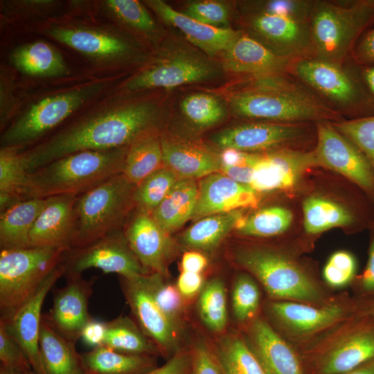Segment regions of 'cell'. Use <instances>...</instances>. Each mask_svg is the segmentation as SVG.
Instances as JSON below:
<instances>
[{"mask_svg":"<svg viewBox=\"0 0 374 374\" xmlns=\"http://www.w3.org/2000/svg\"><path fill=\"white\" fill-rule=\"evenodd\" d=\"M154 109L149 104L111 110L82 121L21 154L28 173L64 156L84 150L123 148L149 127Z\"/></svg>","mask_w":374,"mask_h":374,"instance_id":"obj_1","label":"cell"},{"mask_svg":"<svg viewBox=\"0 0 374 374\" xmlns=\"http://www.w3.org/2000/svg\"><path fill=\"white\" fill-rule=\"evenodd\" d=\"M230 105L242 117L296 123L339 120L331 105L284 74L263 77L256 87L233 95Z\"/></svg>","mask_w":374,"mask_h":374,"instance_id":"obj_2","label":"cell"},{"mask_svg":"<svg viewBox=\"0 0 374 374\" xmlns=\"http://www.w3.org/2000/svg\"><path fill=\"white\" fill-rule=\"evenodd\" d=\"M127 150H84L56 159L28 174L21 199L80 195L123 172Z\"/></svg>","mask_w":374,"mask_h":374,"instance_id":"obj_3","label":"cell"},{"mask_svg":"<svg viewBox=\"0 0 374 374\" xmlns=\"http://www.w3.org/2000/svg\"><path fill=\"white\" fill-rule=\"evenodd\" d=\"M374 24V0L315 1L310 19L314 57L342 66Z\"/></svg>","mask_w":374,"mask_h":374,"instance_id":"obj_4","label":"cell"},{"mask_svg":"<svg viewBox=\"0 0 374 374\" xmlns=\"http://www.w3.org/2000/svg\"><path fill=\"white\" fill-rule=\"evenodd\" d=\"M135 187L121 173L78 195L71 249L119 230L130 208L134 206Z\"/></svg>","mask_w":374,"mask_h":374,"instance_id":"obj_5","label":"cell"},{"mask_svg":"<svg viewBox=\"0 0 374 374\" xmlns=\"http://www.w3.org/2000/svg\"><path fill=\"white\" fill-rule=\"evenodd\" d=\"M68 250L54 247L1 249V319H9L33 296Z\"/></svg>","mask_w":374,"mask_h":374,"instance_id":"obj_6","label":"cell"},{"mask_svg":"<svg viewBox=\"0 0 374 374\" xmlns=\"http://www.w3.org/2000/svg\"><path fill=\"white\" fill-rule=\"evenodd\" d=\"M290 72L356 118L374 114V100L362 80L358 65L351 72L342 66L308 57L294 62Z\"/></svg>","mask_w":374,"mask_h":374,"instance_id":"obj_7","label":"cell"},{"mask_svg":"<svg viewBox=\"0 0 374 374\" xmlns=\"http://www.w3.org/2000/svg\"><path fill=\"white\" fill-rule=\"evenodd\" d=\"M235 259L260 280L272 296L308 302L320 298L319 289L312 279L281 254L251 248L238 251Z\"/></svg>","mask_w":374,"mask_h":374,"instance_id":"obj_8","label":"cell"},{"mask_svg":"<svg viewBox=\"0 0 374 374\" xmlns=\"http://www.w3.org/2000/svg\"><path fill=\"white\" fill-rule=\"evenodd\" d=\"M64 276L81 274L90 268L116 273L126 279L148 274L131 250L124 233L112 232L84 247L68 250L61 262Z\"/></svg>","mask_w":374,"mask_h":374,"instance_id":"obj_9","label":"cell"},{"mask_svg":"<svg viewBox=\"0 0 374 374\" xmlns=\"http://www.w3.org/2000/svg\"><path fill=\"white\" fill-rule=\"evenodd\" d=\"M317 166L334 170L353 182L374 203V170L366 155L326 121L317 123Z\"/></svg>","mask_w":374,"mask_h":374,"instance_id":"obj_10","label":"cell"},{"mask_svg":"<svg viewBox=\"0 0 374 374\" xmlns=\"http://www.w3.org/2000/svg\"><path fill=\"white\" fill-rule=\"evenodd\" d=\"M90 93L87 89L73 91L41 100L6 130L1 148H17L39 137L67 118Z\"/></svg>","mask_w":374,"mask_h":374,"instance_id":"obj_11","label":"cell"},{"mask_svg":"<svg viewBox=\"0 0 374 374\" xmlns=\"http://www.w3.org/2000/svg\"><path fill=\"white\" fill-rule=\"evenodd\" d=\"M251 26L280 57L294 62L314 57L310 20L262 12L251 19Z\"/></svg>","mask_w":374,"mask_h":374,"instance_id":"obj_12","label":"cell"},{"mask_svg":"<svg viewBox=\"0 0 374 374\" xmlns=\"http://www.w3.org/2000/svg\"><path fill=\"white\" fill-rule=\"evenodd\" d=\"M145 275V274H144ZM134 279L122 278V288L139 327L159 351L177 353L179 328L159 309L148 290L143 276Z\"/></svg>","mask_w":374,"mask_h":374,"instance_id":"obj_13","label":"cell"},{"mask_svg":"<svg viewBox=\"0 0 374 374\" xmlns=\"http://www.w3.org/2000/svg\"><path fill=\"white\" fill-rule=\"evenodd\" d=\"M64 274V269L60 262L9 319H1L24 350L35 374H46L39 348L42 305L48 292Z\"/></svg>","mask_w":374,"mask_h":374,"instance_id":"obj_14","label":"cell"},{"mask_svg":"<svg viewBox=\"0 0 374 374\" xmlns=\"http://www.w3.org/2000/svg\"><path fill=\"white\" fill-rule=\"evenodd\" d=\"M65 276L66 285L54 292L52 308L44 315L58 332L76 343L84 326L92 318L88 305L93 280H85L81 274Z\"/></svg>","mask_w":374,"mask_h":374,"instance_id":"obj_15","label":"cell"},{"mask_svg":"<svg viewBox=\"0 0 374 374\" xmlns=\"http://www.w3.org/2000/svg\"><path fill=\"white\" fill-rule=\"evenodd\" d=\"M124 234L131 250L148 273L168 275L174 244L151 215L136 211Z\"/></svg>","mask_w":374,"mask_h":374,"instance_id":"obj_16","label":"cell"},{"mask_svg":"<svg viewBox=\"0 0 374 374\" xmlns=\"http://www.w3.org/2000/svg\"><path fill=\"white\" fill-rule=\"evenodd\" d=\"M374 359V317L357 312L348 332L322 359L321 374H342Z\"/></svg>","mask_w":374,"mask_h":374,"instance_id":"obj_17","label":"cell"},{"mask_svg":"<svg viewBox=\"0 0 374 374\" xmlns=\"http://www.w3.org/2000/svg\"><path fill=\"white\" fill-rule=\"evenodd\" d=\"M305 132V128L296 123H252L225 129L214 134L212 140L224 150L248 152L292 143Z\"/></svg>","mask_w":374,"mask_h":374,"instance_id":"obj_18","label":"cell"},{"mask_svg":"<svg viewBox=\"0 0 374 374\" xmlns=\"http://www.w3.org/2000/svg\"><path fill=\"white\" fill-rule=\"evenodd\" d=\"M314 166V151L283 149L260 154L249 186L258 193L288 190L296 186L306 169Z\"/></svg>","mask_w":374,"mask_h":374,"instance_id":"obj_19","label":"cell"},{"mask_svg":"<svg viewBox=\"0 0 374 374\" xmlns=\"http://www.w3.org/2000/svg\"><path fill=\"white\" fill-rule=\"evenodd\" d=\"M258 193L250 186L237 182L221 172L203 177L198 184V195L193 218L255 208Z\"/></svg>","mask_w":374,"mask_h":374,"instance_id":"obj_20","label":"cell"},{"mask_svg":"<svg viewBox=\"0 0 374 374\" xmlns=\"http://www.w3.org/2000/svg\"><path fill=\"white\" fill-rule=\"evenodd\" d=\"M78 197L76 195H60L47 197V203L31 229L30 247L71 249Z\"/></svg>","mask_w":374,"mask_h":374,"instance_id":"obj_21","label":"cell"},{"mask_svg":"<svg viewBox=\"0 0 374 374\" xmlns=\"http://www.w3.org/2000/svg\"><path fill=\"white\" fill-rule=\"evenodd\" d=\"M293 62L243 33L224 51L223 58L224 68L229 72L261 77L287 73Z\"/></svg>","mask_w":374,"mask_h":374,"instance_id":"obj_22","label":"cell"},{"mask_svg":"<svg viewBox=\"0 0 374 374\" xmlns=\"http://www.w3.org/2000/svg\"><path fill=\"white\" fill-rule=\"evenodd\" d=\"M148 3L163 20L181 30L191 43L209 55L225 51L242 34L231 28L200 22L161 0L148 1Z\"/></svg>","mask_w":374,"mask_h":374,"instance_id":"obj_23","label":"cell"},{"mask_svg":"<svg viewBox=\"0 0 374 374\" xmlns=\"http://www.w3.org/2000/svg\"><path fill=\"white\" fill-rule=\"evenodd\" d=\"M212 73V68L204 62L177 57L141 72L126 86L130 90L156 87L171 89L202 81L208 78Z\"/></svg>","mask_w":374,"mask_h":374,"instance_id":"obj_24","label":"cell"},{"mask_svg":"<svg viewBox=\"0 0 374 374\" xmlns=\"http://www.w3.org/2000/svg\"><path fill=\"white\" fill-rule=\"evenodd\" d=\"M249 332L250 347L267 374H303L293 349L265 321L256 319Z\"/></svg>","mask_w":374,"mask_h":374,"instance_id":"obj_25","label":"cell"},{"mask_svg":"<svg viewBox=\"0 0 374 374\" xmlns=\"http://www.w3.org/2000/svg\"><path fill=\"white\" fill-rule=\"evenodd\" d=\"M163 166L181 179H195L218 172L220 156L200 146L161 139Z\"/></svg>","mask_w":374,"mask_h":374,"instance_id":"obj_26","label":"cell"},{"mask_svg":"<svg viewBox=\"0 0 374 374\" xmlns=\"http://www.w3.org/2000/svg\"><path fill=\"white\" fill-rule=\"evenodd\" d=\"M39 348L46 374H84L75 343L58 332L42 315Z\"/></svg>","mask_w":374,"mask_h":374,"instance_id":"obj_27","label":"cell"},{"mask_svg":"<svg viewBox=\"0 0 374 374\" xmlns=\"http://www.w3.org/2000/svg\"><path fill=\"white\" fill-rule=\"evenodd\" d=\"M46 203L47 198H27L1 212V249L30 247L31 229Z\"/></svg>","mask_w":374,"mask_h":374,"instance_id":"obj_28","label":"cell"},{"mask_svg":"<svg viewBox=\"0 0 374 374\" xmlns=\"http://www.w3.org/2000/svg\"><path fill=\"white\" fill-rule=\"evenodd\" d=\"M270 310L283 324L301 333L326 328L339 320L345 312L337 305L317 308L292 301L271 303Z\"/></svg>","mask_w":374,"mask_h":374,"instance_id":"obj_29","label":"cell"},{"mask_svg":"<svg viewBox=\"0 0 374 374\" xmlns=\"http://www.w3.org/2000/svg\"><path fill=\"white\" fill-rule=\"evenodd\" d=\"M197 195L195 179L180 178L151 216L166 233L174 232L193 217Z\"/></svg>","mask_w":374,"mask_h":374,"instance_id":"obj_30","label":"cell"},{"mask_svg":"<svg viewBox=\"0 0 374 374\" xmlns=\"http://www.w3.org/2000/svg\"><path fill=\"white\" fill-rule=\"evenodd\" d=\"M86 374H145L157 366L152 355L121 353L103 345L80 354Z\"/></svg>","mask_w":374,"mask_h":374,"instance_id":"obj_31","label":"cell"},{"mask_svg":"<svg viewBox=\"0 0 374 374\" xmlns=\"http://www.w3.org/2000/svg\"><path fill=\"white\" fill-rule=\"evenodd\" d=\"M243 217L241 210L214 214L199 219L183 234V243L192 249H215Z\"/></svg>","mask_w":374,"mask_h":374,"instance_id":"obj_32","label":"cell"},{"mask_svg":"<svg viewBox=\"0 0 374 374\" xmlns=\"http://www.w3.org/2000/svg\"><path fill=\"white\" fill-rule=\"evenodd\" d=\"M163 165L161 140L152 135L142 136L127 150L122 174L136 186Z\"/></svg>","mask_w":374,"mask_h":374,"instance_id":"obj_33","label":"cell"},{"mask_svg":"<svg viewBox=\"0 0 374 374\" xmlns=\"http://www.w3.org/2000/svg\"><path fill=\"white\" fill-rule=\"evenodd\" d=\"M103 345L121 353L134 355H154L159 352L141 328L124 316L106 322Z\"/></svg>","mask_w":374,"mask_h":374,"instance_id":"obj_34","label":"cell"},{"mask_svg":"<svg viewBox=\"0 0 374 374\" xmlns=\"http://www.w3.org/2000/svg\"><path fill=\"white\" fill-rule=\"evenodd\" d=\"M12 60L19 70L31 75L55 76L69 73L61 55L48 44L42 42L17 48L12 56Z\"/></svg>","mask_w":374,"mask_h":374,"instance_id":"obj_35","label":"cell"},{"mask_svg":"<svg viewBox=\"0 0 374 374\" xmlns=\"http://www.w3.org/2000/svg\"><path fill=\"white\" fill-rule=\"evenodd\" d=\"M303 211L304 229L310 234L334 227L351 226L356 222V217L350 211L320 197L307 198L303 202Z\"/></svg>","mask_w":374,"mask_h":374,"instance_id":"obj_36","label":"cell"},{"mask_svg":"<svg viewBox=\"0 0 374 374\" xmlns=\"http://www.w3.org/2000/svg\"><path fill=\"white\" fill-rule=\"evenodd\" d=\"M49 33L57 41L93 56H115L126 50L125 44L120 39L93 30L59 28Z\"/></svg>","mask_w":374,"mask_h":374,"instance_id":"obj_37","label":"cell"},{"mask_svg":"<svg viewBox=\"0 0 374 374\" xmlns=\"http://www.w3.org/2000/svg\"><path fill=\"white\" fill-rule=\"evenodd\" d=\"M214 353L224 374H267L250 346L237 335L222 338Z\"/></svg>","mask_w":374,"mask_h":374,"instance_id":"obj_38","label":"cell"},{"mask_svg":"<svg viewBox=\"0 0 374 374\" xmlns=\"http://www.w3.org/2000/svg\"><path fill=\"white\" fill-rule=\"evenodd\" d=\"M28 172L17 148H1L0 151L1 212L21 200V193Z\"/></svg>","mask_w":374,"mask_h":374,"instance_id":"obj_39","label":"cell"},{"mask_svg":"<svg viewBox=\"0 0 374 374\" xmlns=\"http://www.w3.org/2000/svg\"><path fill=\"white\" fill-rule=\"evenodd\" d=\"M197 310L208 329L221 332L227 323L226 291L223 281L215 278L204 284L200 292Z\"/></svg>","mask_w":374,"mask_h":374,"instance_id":"obj_40","label":"cell"},{"mask_svg":"<svg viewBox=\"0 0 374 374\" xmlns=\"http://www.w3.org/2000/svg\"><path fill=\"white\" fill-rule=\"evenodd\" d=\"M180 179L164 166L136 186L133 201L136 211L151 215Z\"/></svg>","mask_w":374,"mask_h":374,"instance_id":"obj_41","label":"cell"},{"mask_svg":"<svg viewBox=\"0 0 374 374\" xmlns=\"http://www.w3.org/2000/svg\"><path fill=\"white\" fill-rule=\"evenodd\" d=\"M292 212L280 206L260 209L247 218L240 220L236 227L244 235L270 237L285 232L292 221Z\"/></svg>","mask_w":374,"mask_h":374,"instance_id":"obj_42","label":"cell"},{"mask_svg":"<svg viewBox=\"0 0 374 374\" xmlns=\"http://www.w3.org/2000/svg\"><path fill=\"white\" fill-rule=\"evenodd\" d=\"M163 277L148 273L143 276V280L159 309L179 328L184 312L183 296L177 287L165 282Z\"/></svg>","mask_w":374,"mask_h":374,"instance_id":"obj_43","label":"cell"},{"mask_svg":"<svg viewBox=\"0 0 374 374\" xmlns=\"http://www.w3.org/2000/svg\"><path fill=\"white\" fill-rule=\"evenodd\" d=\"M181 109L188 120L201 127L212 126L224 116V109L220 101L206 93L186 96L181 103Z\"/></svg>","mask_w":374,"mask_h":374,"instance_id":"obj_44","label":"cell"},{"mask_svg":"<svg viewBox=\"0 0 374 374\" xmlns=\"http://www.w3.org/2000/svg\"><path fill=\"white\" fill-rule=\"evenodd\" d=\"M332 125L366 155L374 170V114L338 121Z\"/></svg>","mask_w":374,"mask_h":374,"instance_id":"obj_45","label":"cell"},{"mask_svg":"<svg viewBox=\"0 0 374 374\" xmlns=\"http://www.w3.org/2000/svg\"><path fill=\"white\" fill-rule=\"evenodd\" d=\"M259 303L260 292L256 283L248 276H240L232 292V307L235 318L240 321L251 319L256 314Z\"/></svg>","mask_w":374,"mask_h":374,"instance_id":"obj_46","label":"cell"},{"mask_svg":"<svg viewBox=\"0 0 374 374\" xmlns=\"http://www.w3.org/2000/svg\"><path fill=\"white\" fill-rule=\"evenodd\" d=\"M356 271L355 257L348 251H339L330 257L323 268V276L330 286L341 287L353 280Z\"/></svg>","mask_w":374,"mask_h":374,"instance_id":"obj_47","label":"cell"},{"mask_svg":"<svg viewBox=\"0 0 374 374\" xmlns=\"http://www.w3.org/2000/svg\"><path fill=\"white\" fill-rule=\"evenodd\" d=\"M1 366L29 374L33 371L24 350L8 331L5 322L0 321Z\"/></svg>","mask_w":374,"mask_h":374,"instance_id":"obj_48","label":"cell"},{"mask_svg":"<svg viewBox=\"0 0 374 374\" xmlns=\"http://www.w3.org/2000/svg\"><path fill=\"white\" fill-rule=\"evenodd\" d=\"M109 8L125 22L143 30H151L154 23L145 8L135 0H109Z\"/></svg>","mask_w":374,"mask_h":374,"instance_id":"obj_49","label":"cell"},{"mask_svg":"<svg viewBox=\"0 0 374 374\" xmlns=\"http://www.w3.org/2000/svg\"><path fill=\"white\" fill-rule=\"evenodd\" d=\"M186 15L204 24L217 26L228 20L226 6L214 1H203L190 3L186 10Z\"/></svg>","mask_w":374,"mask_h":374,"instance_id":"obj_50","label":"cell"},{"mask_svg":"<svg viewBox=\"0 0 374 374\" xmlns=\"http://www.w3.org/2000/svg\"><path fill=\"white\" fill-rule=\"evenodd\" d=\"M191 353V374H224L214 350L204 343L196 344Z\"/></svg>","mask_w":374,"mask_h":374,"instance_id":"obj_51","label":"cell"},{"mask_svg":"<svg viewBox=\"0 0 374 374\" xmlns=\"http://www.w3.org/2000/svg\"><path fill=\"white\" fill-rule=\"evenodd\" d=\"M190 352L178 351L163 365L156 367L145 374H191Z\"/></svg>","mask_w":374,"mask_h":374,"instance_id":"obj_52","label":"cell"},{"mask_svg":"<svg viewBox=\"0 0 374 374\" xmlns=\"http://www.w3.org/2000/svg\"><path fill=\"white\" fill-rule=\"evenodd\" d=\"M351 57L355 64L359 66L374 64V26L360 37Z\"/></svg>","mask_w":374,"mask_h":374,"instance_id":"obj_53","label":"cell"},{"mask_svg":"<svg viewBox=\"0 0 374 374\" xmlns=\"http://www.w3.org/2000/svg\"><path fill=\"white\" fill-rule=\"evenodd\" d=\"M373 231L367 262L357 280L359 290L364 296L368 298H374V229Z\"/></svg>","mask_w":374,"mask_h":374,"instance_id":"obj_54","label":"cell"},{"mask_svg":"<svg viewBox=\"0 0 374 374\" xmlns=\"http://www.w3.org/2000/svg\"><path fill=\"white\" fill-rule=\"evenodd\" d=\"M204 285L201 273L181 271L176 287L183 298L190 299L200 293Z\"/></svg>","mask_w":374,"mask_h":374,"instance_id":"obj_55","label":"cell"},{"mask_svg":"<svg viewBox=\"0 0 374 374\" xmlns=\"http://www.w3.org/2000/svg\"><path fill=\"white\" fill-rule=\"evenodd\" d=\"M106 332V322L93 317L84 326L80 338L83 342L92 348L102 346Z\"/></svg>","mask_w":374,"mask_h":374,"instance_id":"obj_56","label":"cell"},{"mask_svg":"<svg viewBox=\"0 0 374 374\" xmlns=\"http://www.w3.org/2000/svg\"><path fill=\"white\" fill-rule=\"evenodd\" d=\"M254 166H224L220 165V171L221 173L229 177L231 179L240 184L250 185L253 175Z\"/></svg>","mask_w":374,"mask_h":374,"instance_id":"obj_57","label":"cell"},{"mask_svg":"<svg viewBox=\"0 0 374 374\" xmlns=\"http://www.w3.org/2000/svg\"><path fill=\"white\" fill-rule=\"evenodd\" d=\"M206 258L197 251L185 252L181 259L182 271L201 273L207 266Z\"/></svg>","mask_w":374,"mask_h":374,"instance_id":"obj_58","label":"cell"},{"mask_svg":"<svg viewBox=\"0 0 374 374\" xmlns=\"http://www.w3.org/2000/svg\"><path fill=\"white\" fill-rule=\"evenodd\" d=\"M359 70L362 80L374 100V64L359 66Z\"/></svg>","mask_w":374,"mask_h":374,"instance_id":"obj_59","label":"cell"},{"mask_svg":"<svg viewBox=\"0 0 374 374\" xmlns=\"http://www.w3.org/2000/svg\"><path fill=\"white\" fill-rule=\"evenodd\" d=\"M342 374H374V359L354 370Z\"/></svg>","mask_w":374,"mask_h":374,"instance_id":"obj_60","label":"cell"},{"mask_svg":"<svg viewBox=\"0 0 374 374\" xmlns=\"http://www.w3.org/2000/svg\"><path fill=\"white\" fill-rule=\"evenodd\" d=\"M359 312L374 317V298H367L361 303Z\"/></svg>","mask_w":374,"mask_h":374,"instance_id":"obj_61","label":"cell"},{"mask_svg":"<svg viewBox=\"0 0 374 374\" xmlns=\"http://www.w3.org/2000/svg\"><path fill=\"white\" fill-rule=\"evenodd\" d=\"M0 374H25L22 372H20L17 370L8 368L3 366H0Z\"/></svg>","mask_w":374,"mask_h":374,"instance_id":"obj_62","label":"cell"},{"mask_svg":"<svg viewBox=\"0 0 374 374\" xmlns=\"http://www.w3.org/2000/svg\"><path fill=\"white\" fill-rule=\"evenodd\" d=\"M29 374H35L33 371H31ZM86 374V373H84Z\"/></svg>","mask_w":374,"mask_h":374,"instance_id":"obj_63","label":"cell"}]
</instances>
